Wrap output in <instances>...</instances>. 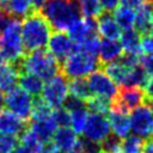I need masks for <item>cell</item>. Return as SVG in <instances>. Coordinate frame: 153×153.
I'll return each mask as SVG.
<instances>
[{
	"instance_id": "cell-1",
	"label": "cell",
	"mask_w": 153,
	"mask_h": 153,
	"mask_svg": "<svg viewBox=\"0 0 153 153\" xmlns=\"http://www.w3.org/2000/svg\"><path fill=\"white\" fill-rule=\"evenodd\" d=\"M43 17L55 31H65L81 18L78 1L74 0H48L42 8Z\"/></svg>"
},
{
	"instance_id": "cell-2",
	"label": "cell",
	"mask_w": 153,
	"mask_h": 153,
	"mask_svg": "<svg viewBox=\"0 0 153 153\" xmlns=\"http://www.w3.org/2000/svg\"><path fill=\"white\" fill-rule=\"evenodd\" d=\"M14 66L18 68L19 73L27 72L45 81L61 72V65L59 61L51 53H49V50H45L44 48L25 54L24 57Z\"/></svg>"
},
{
	"instance_id": "cell-3",
	"label": "cell",
	"mask_w": 153,
	"mask_h": 153,
	"mask_svg": "<svg viewBox=\"0 0 153 153\" xmlns=\"http://www.w3.org/2000/svg\"><path fill=\"white\" fill-rule=\"evenodd\" d=\"M51 26L39 12H31L23 19L22 39L26 53L42 49L48 44Z\"/></svg>"
},
{
	"instance_id": "cell-4",
	"label": "cell",
	"mask_w": 153,
	"mask_h": 153,
	"mask_svg": "<svg viewBox=\"0 0 153 153\" xmlns=\"http://www.w3.org/2000/svg\"><path fill=\"white\" fill-rule=\"evenodd\" d=\"M25 49L22 39V24L19 19L13 18L11 23L1 31V57L12 65H17L23 57Z\"/></svg>"
},
{
	"instance_id": "cell-5",
	"label": "cell",
	"mask_w": 153,
	"mask_h": 153,
	"mask_svg": "<svg viewBox=\"0 0 153 153\" xmlns=\"http://www.w3.org/2000/svg\"><path fill=\"white\" fill-rule=\"evenodd\" d=\"M99 67H102V63L98 56L76 49L61 63V73L67 79L85 78Z\"/></svg>"
},
{
	"instance_id": "cell-6",
	"label": "cell",
	"mask_w": 153,
	"mask_h": 153,
	"mask_svg": "<svg viewBox=\"0 0 153 153\" xmlns=\"http://www.w3.org/2000/svg\"><path fill=\"white\" fill-rule=\"evenodd\" d=\"M67 96L68 81L62 73H59L54 78L47 80L42 90V98L51 109L61 106Z\"/></svg>"
},
{
	"instance_id": "cell-7",
	"label": "cell",
	"mask_w": 153,
	"mask_h": 153,
	"mask_svg": "<svg viewBox=\"0 0 153 153\" xmlns=\"http://www.w3.org/2000/svg\"><path fill=\"white\" fill-rule=\"evenodd\" d=\"M5 105L10 111L19 116L20 118L27 121L31 118L33 99L31 94L24 91L22 87H14L10 92L6 93Z\"/></svg>"
},
{
	"instance_id": "cell-8",
	"label": "cell",
	"mask_w": 153,
	"mask_h": 153,
	"mask_svg": "<svg viewBox=\"0 0 153 153\" xmlns=\"http://www.w3.org/2000/svg\"><path fill=\"white\" fill-rule=\"evenodd\" d=\"M129 118L130 129L134 135H137L145 140L153 136V112L148 105L142 104L133 109Z\"/></svg>"
},
{
	"instance_id": "cell-9",
	"label": "cell",
	"mask_w": 153,
	"mask_h": 153,
	"mask_svg": "<svg viewBox=\"0 0 153 153\" xmlns=\"http://www.w3.org/2000/svg\"><path fill=\"white\" fill-rule=\"evenodd\" d=\"M111 133L109 120L103 114L91 112L87 116V121L84 128V136L94 142H102Z\"/></svg>"
},
{
	"instance_id": "cell-10",
	"label": "cell",
	"mask_w": 153,
	"mask_h": 153,
	"mask_svg": "<svg viewBox=\"0 0 153 153\" xmlns=\"http://www.w3.org/2000/svg\"><path fill=\"white\" fill-rule=\"evenodd\" d=\"M146 99L145 91L141 87H123L118 90L117 96L111 100V104L129 112L133 109L142 105Z\"/></svg>"
},
{
	"instance_id": "cell-11",
	"label": "cell",
	"mask_w": 153,
	"mask_h": 153,
	"mask_svg": "<svg viewBox=\"0 0 153 153\" xmlns=\"http://www.w3.org/2000/svg\"><path fill=\"white\" fill-rule=\"evenodd\" d=\"M87 81L92 93H96L97 96L108 97L112 100L118 93L116 82L103 71H94L93 73H91Z\"/></svg>"
},
{
	"instance_id": "cell-12",
	"label": "cell",
	"mask_w": 153,
	"mask_h": 153,
	"mask_svg": "<svg viewBox=\"0 0 153 153\" xmlns=\"http://www.w3.org/2000/svg\"><path fill=\"white\" fill-rule=\"evenodd\" d=\"M48 50L55 56V59L61 65L75 50V44L63 31H55L49 37Z\"/></svg>"
},
{
	"instance_id": "cell-13",
	"label": "cell",
	"mask_w": 153,
	"mask_h": 153,
	"mask_svg": "<svg viewBox=\"0 0 153 153\" xmlns=\"http://www.w3.org/2000/svg\"><path fill=\"white\" fill-rule=\"evenodd\" d=\"M98 22L97 18L79 19L68 27V36L75 45L81 44L87 38L98 35Z\"/></svg>"
},
{
	"instance_id": "cell-14",
	"label": "cell",
	"mask_w": 153,
	"mask_h": 153,
	"mask_svg": "<svg viewBox=\"0 0 153 153\" xmlns=\"http://www.w3.org/2000/svg\"><path fill=\"white\" fill-rule=\"evenodd\" d=\"M106 115H108V120H109L112 133L121 139L127 137L131 131L130 118L128 112L111 104V109Z\"/></svg>"
},
{
	"instance_id": "cell-15",
	"label": "cell",
	"mask_w": 153,
	"mask_h": 153,
	"mask_svg": "<svg viewBox=\"0 0 153 153\" xmlns=\"http://www.w3.org/2000/svg\"><path fill=\"white\" fill-rule=\"evenodd\" d=\"M29 127L27 121L20 118L12 111H0V133L20 136Z\"/></svg>"
},
{
	"instance_id": "cell-16",
	"label": "cell",
	"mask_w": 153,
	"mask_h": 153,
	"mask_svg": "<svg viewBox=\"0 0 153 153\" xmlns=\"http://www.w3.org/2000/svg\"><path fill=\"white\" fill-rule=\"evenodd\" d=\"M98 22V32L104 38L109 39H118L121 38V27L116 23L112 13L108 11H103V13L97 18Z\"/></svg>"
},
{
	"instance_id": "cell-17",
	"label": "cell",
	"mask_w": 153,
	"mask_h": 153,
	"mask_svg": "<svg viewBox=\"0 0 153 153\" xmlns=\"http://www.w3.org/2000/svg\"><path fill=\"white\" fill-rule=\"evenodd\" d=\"M153 24V4L148 0L140 7H137V12L135 16L134 29L141 35H148Z\"/></svg>"
},
{
	"instance_id": "cell-18",
	"label": "cell",
	"mask_w": 153,
	"mask_h": 153,
	"mask_svg": "<svg viewBox=\"0 0 153 153\" xmlns=\"http://www.w3.org/2000/svg\"><path fill=\"white\" fill-rule=\"evenodd\" d=\"M122 54H123V48H122L121 42H117V39L104 38L100 41L98 59H99L102 66L118 60Z\"/></svg>"
},
{
	"instance_id": "cell-19",
	"label": "cell",
	"mask_w": 153,
	"mask_h": 153,
	"mask_svg": "<svg viewBox=\"0 0 153 153\" xmlns=\"http://www.w3.org/2000/svg\"><path fill=\"white\" fill-rule=\"evenodd\" d=\"M54 142L60 151L69 152L75 149L78 143L76 133L69 127H60L54 134Z\"/></svg>"
},
{
	"instance_id": "cell-20",
	"label": "cell",
	"mask_w": 153,
	"mask_h": 153,
	"mask_svg": "<svg viewBox=\"0 0 153 153\" xmlns=\"http://www.w3.org/2000/svg\"><path fill=\"white\" fill-rule=\"evenodd\" d=\"M18 84L19 86L26 91L29 94L33 96V97H38L42 93L43 90V80L31 73L27 72H20L18 75Z\"/></svg>"
},
{
	"instance_id": "cell-21",
	"label": "cell",
	"mask_w": 153,
	"mask_h": 153,
	"mask_svg": "<svg viewBox=\"0 0 153 153\" xmlns=\"http://www.w3.org/2000/svg\"><path fill=\"white\" fill-rule=\"evenodd\" d=\"M140 33L134 29H128L123 30L121 33V44L123 48L124 53L129 54H135V55H141V38Z\"/></svg>"
},
{
	"instance_id": "cell-22",
	"label": "cell",
	"mask_w": 153,
	"mask_h": 153,
	"mask_svg": "<svg viewBox=\"0 0 153 153\" xmlns=\"http://www.w3.org/2000/svg\"><path fill=\"white\" fill-rule=\"evenodd\" d=\"M18 68L12 63L6 62V65L0 71V92L7 93L13 90L18 84Z\"/></svg>"
},
{
	"instance_id": "cell-23",
	"label": "cell",
	"mask_w": 153,
	"mask_h": 153,
	"mask_svg": "<svg viewBox=\"0 0 153 153\" xmlns=\"http://www.w3.org/2000/svg\"><path fill=\"white\" fill-rule=\"evenodd\" d=\"M30 128L38 135V137L44 141V140H49L54 136L56 129H57V124L55 123L54 118L47 117L43 120H37V121H32L30 124Z\"/></svg>"
},
{
	"instance_id": "cell-24",
	"label": "cell",
	"mask_w": 153,
	"mask_h": 153,
	"mask_svg": "<svg viewBox=\"0 0 153 153\" xmlns=\"http://www.w3.org/2000/svg\"><path fill=\"white\" fill-rule=\"evenodd\" d=\"M4 8L8 14L17 19H24L26 16L33 12L32 0H7Z\"/></svg>"
},
{
	"instance_id": "cell-25",
	"label": "cell",
	"mask_w": 153,
	"mask_h": 153,
	"mask_svg": "<svg viewBox=\"0 0 153 153\" xmlns=\"http://www.w3.org/2000/svg\"><path fill=\"white\" fill-rule=\"evenodd\" d=\"M149 76L151 75L142 67V65H139L136 67H133L129 71L122 86L123 87H141V88H143L146 86V84L148 82Z\"/></svg>"
},
{
	"instance_id": "cell-26",
	"label": "cell",
	"mask_w": 153,
	"mask_h": 153,
	"mask_svg": "<svg viewBox=\"0 0 153 153\" xmlns=\"http://www.w3.org/2000/svg\"><path fill=\"white\" fill-rule=\"evenodd\" d=\"M104 72L118 85H123L129 71L131 68L127 67L126 65H123L120 60H116V61H112V62H109V63H105L102 66Z\"/></svg>"
},
{
	"instance_id": "cell-27",
	"label": "cell",
	"mask_w": 153,
	"mask_h": 153,
	"mask_svg": "<svg viewBox=\"0 0 153 153\" xmlns=\"http://www.w3.org/2000/svg\"><path fill=\"white\" fill-rule=\"evenodd\" d=\"M112 16L122 30H128V29H131L134 26L136 13L131 7H128L124 5L118 6L114 10Z\"/></svg>"
},
{
	"instance_id": "cell-28",
	"label": "cell",
	"mask_w": 153,
	"mask_h": 153,
	"mask_svg": "<svg viewBox=\"0 0 153 153\" xmlns=\"http://www.w3.org/2000/svg\"><path fill=\"white\" fill-rule=\"evenodd\" d=\"M68 92L72 96L78 97L82 100H87L92 96V91L90 88L88 81L85 80L84 78L71 79V81L68 82Z\"/></svg>"
},
{
	"instance_id": "cell-29",
	"label": "cell",
	"mask_w": 153,
	"mask_h": 153,
	"mask_svg": "<svg viewBox=\"0 0 153 153\" xmlns=\"http://www.w3.org/2000/svg\"><path fill=\"white\" fill-rule=\"evenodd\" d=\"M86 108L91 112L105 115L111 109V99L103 96H91L86 100Z\"/></svg>"
},
{
	"instance_id": "cell-30",
	"label": "cell",
	"mask_w": 153,
	"mask_h": 153,
	"mask_svg": "<svg viewBox=\"0 0 153 153\" xmlns=\"http://www.w3.org/2000/svg\"><path fill=\"white\" fill-rule=\"evenodd\" d=\"M146 140L137 135H128L121 142L122 153H143Z\"/></svg>"
},
{
	"instance_id": "cell-31",
	"label": "cell",
	"mask_w": 153,
	"mask_h": 153,
	"mask_svg": "<svg viewBox=\"0 0 153 153\" xmlns=\"http://www.w3.org/2000/svg\"><path fill=\"white\" fill-rule=\"evenodd\" d=\"M81 14H84L86 18H98L103 13V6L100 4V0H76Z\"/></svg>"
},
{
	"instance_id": "cell-32",
	"label": "cell",
	"mask_w": 153,
	"mask_h": 153,
	"mask_svg": "<svg viewBox=\"0 0 153 153\" xmlns=\"http://www.w3.org/2000/svg\"><path fill=\"white\" fill-rule=\"evenodd\" d=\"M51 116V108L43 100L42 97H35L33 99V106L31 112V121L43 120Z\"/></svg>"
},
{
	"instance_id": "cell-33",
	"label": "cell",
	"mask_w": 153,
	"mask_h": 153,
	"mask_svg": "<svg viewBox=\"0 0 153 153\" xmlns=\"http://www.w3.org/2000/svg\"><path fill=\"white\" fill-rule=\"evenodd\" d=\"M71 114V127L76 134H82L86 121H87V108H82L75 111L69 112Z\"/></svg>"
},
{
	"instance_id": "cell-34",
	"label": "cell",
	"mask_w": 153,
	"mask_h": 153,
	"mask_svg": "<svg viewBox=\"0 0 153 153\" xmlns=\"http://www.w3.org/2000/svg\"><path fill=\"white\" fill-rule=\"evenodd\" d=\"M19 141H20L22 146H25V147H27V148H30L31 151L35 152L42 140L38 137V135L30 127H27L25 129V131L19 136Z\"/></svg>"
},
{
	"instance_id": "cell-35",
	"label": "cell",
	"mask_w": 153,
	"mask_h": 153,
	"mask_svg": "<svg viewBox=\"0 0 153 153\" xmlns=\"http://www.w3.org/2000/svg\"><path fill=\"white\" fill-rule=\"evenodd\" d=\"M121 137H118L117 135H115L114 133H110L102 142H100V147H102V153H114L116 151H118L121 148Z\"/></svg>"
},
{
	"instance_id": "cell-36",
	"label": "cell",
	"mask_w": 153,
	"mask_h": 153,
	"mask_svg": "<svg viewBox=\"0 0 153 153\" xmlns=\"http://www.w3.org/2000/svg\"><path fill=\"white\" fill-rule=\"evenodd\" d=\"M75 149L80 151L81 153H102L100 143L91 141L85 136L78 139V143H76Z\"/></svg>"
},
{
	"instance_id": "cell-37",
	"label": "cell",
	"mask_w": 153,
	"mask_h": 153,
	"mask_svg": "<svg viewBox=\"0 0 153 153\" xmlns=\"http://www.w3.org/2000/svg\"><path fill=\"white\" fill-rule=\"evenodd\" d=\"M19 142V137L10 134H0V153H11Z\"/></svg>"
},
{
	"instance_id": "cell-38",
	"label": "cell",
	"mask_w": 153,
	"mask_h": 153,
	"mask_svg": "<svg viewBox=\"0 0 153 153\" xmlns=\"http://www.w3.org/2000/svg\"><path fill=\"white\" fill-rule=\"evenodd\" d=\"M51 117L54 118L55 123L60 127H71V114L65 108H55L51 111Z\"/></svg>"
},
{
	"instance_id": "cell-39",
	"label": "cell",
	"mask_w": 153,
	"mask_h": 153,
	"mask_svg": "<svg viewBox=\"0 0 153 153\" xmlns=\"http://www.w3.org/2000/svg\"><path fill=\"white\" fill-rule=\"evenodd\" d=\"M63 108L66 110H68L69 112H72V111L86 108V100H82L78 97H74V96L69 94V96L66 97V99L63 102Z\"/></svg>"
},
{
	"instance_id": "cell-40",
	"label": "cell",
	"mask_w": 153,
	"mask_h": 153,
	"mask_svg": "<svg viewBox=\"0 0 153 153\" xmlns=\"http://www.w3.org/2000/svg\"><path fill=\"white\" fill-rule=\"evenodd\" d=\"M57 151H59V148L56 147L54 140L49 139V140L41 141L37 149L35 151V153H56Z\"/></svg>"
},
{
	"instance_id": "cell-41",
	"label": "cell",
	"mask_w": 153,
	"mask_h": 153,
	"mask_svg": "<svg viewBox=\"0 0 153 153\" xmlns=\"http://www.w3.org/2000/svg\"><path fill=\"white\" fill-rule=\"evenodd\" d=\"M141 49L147 55H153V37L149 35H143L141 37Z\"/></svg>"
},
{
	"instance_id": "cell-42",
	"label": "cell",
	"mask_w": 153,
	"mask_h": 153,
	"mask_svg": "<svg viewBox=\"0 0 153 153\" xmlns=\"http://www.w3.org/2000/svg\"><path fill=\"white\" fill-rule=\"evenodd\" d=\"M141 65L147 71V73L153 76V55L141 56Z\"/></svg>"
},
{
	"instance_id": "cell-43",
	"label": "cell",
	"mask_w": 153,
	"mask_h": 153,
	"mask_svg": "<svg viewBox=\"0 0 153 153\" xmlns=\"http://www.w3.org/2000/svg\"><path fill=\"white\" fill-rule=\"evenodd\" d=\"M120 1L121 0H100V4L103 6V10L104 11L111 12V11H114L117 7V5H118Z\"/></svg>"
},
{
	"instance_id": "cell-44",
	"label": "cell",
	"mask_w": 153,
	"mask_h": 153,
	"mask_svg": "<svg viewBox=\"0 0 153 153\" xmlns=\"http://www.w3.org/2000/svg\"><path fill=\"white\" fill-rule=\"evenodd\" d=\"M148 0H121L122 5L128 6V7H131V8H137V7H140L141 5H143Z\"/></svg>"
},
{
	"instance_id": "cell-45",
	"label": "cell",
	"mask_w": 153,
	"mask_h": 153,
	"mask_svg": "<svg viewBox=\"0 0 153 153\" xmlns=\"http://www.w3.org/2000/svg\"><path fill=\"white\" fill-rule=\"evenodd\" d=\"M145 90V94H146V99L149 100V99H153V78L148 80V82L146 84V86L143 87Z\"/></svg>"
},
{
	"instance_id": "cell-46",
	"label": "cell",
	"mask_w": 153,
	"mask_h": 153,
	"mask_svg": "<svg viewBox=\"0 0 153 153\" xmlns=\"http://www.w3.org/2000/svg\"><path fill=\"white\" fill-rule=\"evenodd\" d=\"M48 0H32V11L33 12H39L44 7Z\"/></svg>"
},
{
	"instance_id": "cell-47",
	"label": "cell",
	"mask_w": 153,
	"mask_h": 153,
	"mask_svg": "<svg viewBox=\"0 0 153 153\" xmlns=\"http://www.w3.org/2000/svg\"><path fill=\"white\" fill-rule=\"evenodd\" d=\"M143 153H153V136L151 139H148V141H146Z\"/></svg>"
},
{
	"instance_id": "cell-48",
	"label": "cell",
	"mask_w": 153,
	"mask_h": 153,
	"mask_svg": "<svg viewBox=\"0 0 153 153\" xmlns=\"http://www.w3.org/2000/svg\"><path fill=\"white\" fill-rule=\"evenodd\" d=\"M11 153H33V151H31L25 146H17Z\"/></svg>"
},
{
	"instance_id": "cell-49",
	"label": "cell",
	"mask_w": 153,
	"mask_h": 153,
	"mask_svg": "<svg viewBox=\"0 0 153 153\" xmlns=\"http://www.w3.org/2000/svg\"><path fill=\"white\" fill-rule=\"evenodd\" d=\"M4 105H5V97H4L2 92H0V111H2Z\"/></svg>"
},
{
	"instance_id": "cell-50",
	"label": "cell",
	"mask_w": 153,
	"mask_h": 153,
	"mask_svg": "<svg viewBox=\"0 0 153 153\" xmlns=\"http://www.w3.org/2000/svg\"><path fill=\"white\" fill-rule=\"evenodd\" d=\"M147 103H149V108H151V110H152V112H153V99L147 100Z\"/></svg>"
},
{
	"instance_id": "cell-51",
	"label": "cell",
	"mask_w": 153,
	"mask_h": 153,
	"mask_svg": "<svg viewBox=\"0 0 153 153\" xmlns=\"http://www.w3.org/2000/svg\"><path fill=\"white\" fill-rule=\"evenodd\" d=\"M66 153H81V152L78 151V149H73V151H69V152H66Z\"/></svg>"
},
{
	"instance_id": "cell-52",
	"label": "cell",
	"mask_w": 153,
	"mask_h": 153,
	"mask_svg": "<svg viewBox=\"0 0 153 153\" xmlns=\"http://www.w3.org/2000/svg\"><path fill=\"white\" fill-rule=\"evenodd\" d=\"M56 153H66V152H63V151H60V149H59V151H57Z\"/></svg>"
},
{
	"instance_id": "cell-53",
	"label": "cell",
	"mask_w": 153,
	"mask_h": 153,
	"mask_svg": "<svg viewBox=\"0 0 153 153\" xmlns=\"http://www.w3.org/2000/svg\"><path fill=\"white\" fill-rule=\"evenodd\" d=\"M0 50H1V38H0Z\"/></svg>"
},
{
	"instance_id": "cell-54",
	"label": "cell",
	"mask_w": 153,
	"mask_h": 153,
	"mask_svg": "<svg viewBox=\"0 0 153 153\" xmlns=\"http://www.w3.org/2000/svg\"><path fill=\"white\" fill-rule=\"evenodd\" d=\"M149 1H151V2H152V4H153V0H149Z\"/></svg>"
}]
</instances>
